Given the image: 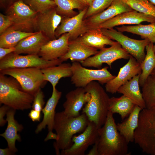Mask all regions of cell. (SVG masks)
Returning <instances> with one entry per match:
<instances>
[{
    "label": "cell",
    "instance_id": "6da1fadb",
    "mask_svg": "<svg viewBox=\"0 0 155 155\" xmlns=\"http://www.w3.org/2000/svg\"><path fill=\"white\" fill-rule=\"evenodd\" d=\"M89 122L85 113L76 117H71L66 115L63 111L56 113L54 129L57 139L53 145L57 155L60 154V150H66L71 146L74 135L83 131Z\"/></svg>",
    "mask_w": 155,
    "mask_h": 155
},
{
    "label": "cell",
    "instance_id": "7a4b0ae2",
    "mask_svg": "<svg viewBox=\"0 0 155 155\" xmlns=\"http://www.w3.org/2000/svg\"><path fill=\"white\" fill-rule=\"evenodd\" d=\"M99 155H127L128 143L118 130L113 114L109 110L103 125L98 129Z\"/></svg>",
    "mask_w": 155,
    "mask_h": 155
},
{
    "label": "cell",
    "instance_id": "3957f363",
    "mask_svg": "<svg viewBox=\"0 0 155 155\" xmlns=\"http://www.w3.org/2000/svg\"><path fill=\"white\" fill-rule=\"evenodd\" d=\"M84 88L90 94V98L85 104L82 113L100 128L104 124L107 116L110 98L99 82L92 81Z\"/></svg>",
    "mask_w": 155,
    "mask_h": 155
},
{
    "label": "cell",
    "instance_id": "277c9868",
    "mask_svg": "<svg viewBox=\"0 0 155 155\" xmlns=\"http://www.w3.org/2000/svg\"><path fill=\"white\" fill-rule=\"evenodd\" d=\"M34 96L24 90L13 78L0 73V104L15 110L32 108Z\"/></svg>",
    "mask_w": 155,
    "mask_h": 155
},
{
    "label": "cell",
    "instance_id": "5b68a950",
    "mask_svg": "<svg viewBox=\"0 0 155 155\" xmlns=\"http://www.w3.org/2000/svg\"><path fill=\"white\" fill-rule=\"evenodd\" d=\"M134 142L143 152L155 155V107L141 111L134 132Z\"/></svg>",
    "mask_w": 155,
    "mask_h": 155
},
{
    "label": "cell",
    "instance_id": "8992f818",
    "mask_svg": "<svg viewBox=\"0 0 155 155\" xmlns=\"http://www.w3.org/2000/svg\"><path fill=\"white\" fill-rule=\"evenodd\" d=\"M0 73L14 78L24 90L34 96L47 82L41 69L37 68H9L0 70Z\"/></svg>",
    "mask_w": 155,
    "mask_h": 155
},
{
    "label": "cell",
    "instance_id": "52a82bcc",
    "mask_svg": "<svg viewBox=\"0 0 155 155\" xmlns=\"http://www.w3.org/2000/svg\"><path fill=\"white\" fill-rule=\"evenodd\" d=\"M108 69L107 67L97 69H88L79 62H73L71 64L72 75L71 81L76 87L84 88L94 81H98L102 84H106L116 76L111 74Z\"/></svg>",
    "mask_w": 155,
    "mask_h": 155
},
{
    "label": "cell",
    "instance_id": "ba28073f",
    "mask_svg": "<svg viewBox=\"0 0 155 155\" xmlns=\"http://www.w3.org/2000/svg\"><path fill=\"white\" fill-rule=\"evenodd\" d=\"M63 62L59 59L46 60L38 55H23L13 52L0 60V70L11 68L34 67L42 69L59 65Z\"/></svg>",
    "mask_w": 155,
    "mask_h": 155
},
{
    "label": "cell",
    "instance_id": "9c48e42d",
    "mask_svg": "<svg viewBox=\"0 0 155 155\" xmlns=\"http://www.w3.org/2000/svg\"><path fill=\"white\" fill-rule=\"evenodd\" d=\"M7 12V15L13 22L12 25L8 28L30 32L35 28L38 13L22 0H18L13 3Z\"/></svg>",
    "mask_w": 155,
    "mask_h": 155
},
{
    "label": "cell",
    "instance_id": "30bf717a",
    "mask_svg": "<svg viewBox=\"0 0 155 155\" xmlns=\"http://www.w3.org/2000/svg\"><path fill=\"white\" fill-rule=\"evenodd\" d=\"M103 33L111 39L115 40L130 55L141 64L146 54L145 49L150 42L148 39L138 40L130 38L113 28H100Z\"/></svg>",
    "mask_w": 155,
    "mask_h": 155
},
{
    "label": "cell",
    "instance_id": "8fae6325",
    "mask_svg": "<svg viewBox=\"0 0 155 155\" xmlns=\"http://www.w3.org/2000/svg\"><path fill=\"white\" fill-rule=\"evenodd\" d=\"M131 56L121 45L117 42L108 48L100 50L97 53L80 62L84 67H100L104 63L107 64L111 68L114 61L120 59H129Z\"/></svg>",
    "mask_w": 155,
    "mask_h": 155
},
{
    "label": "cell",
    "instance_id": "7c38bea8",
    "mask_svg": "<svg viewBox=\"0 0 155 155\" xmlns=\"http://www.w3.org/2000/svg\"><path fill=\"white\" fill-rule=\"evenodd\" d=\"M96 124L89 121L88 125L82 133L74 136L73 143L68 149L62 150V155H84L88 147L94 145L99 138L98 129Z\"/></svg>",
    "mask_w": 155,
    "mask_h": 155
},
{
    "label": "cell",
    "instance_id": "4fadbf2b",
    "mask_svg": "<svg viewBox=\"0 0 155 155\" xmlns=\"http://www.w3.org/2000/svg\"><path fill=\"white\" fill-rule=\"evenodd\" d=\"M88 8L80 11L76 15L71 17L62 18L61 22L57 29L55 36L58 37L65 33L69 34V40H75L89 30L84 16Z\"/></svg>",
    "mask_w": 155,
    "mask_h": 155
},
{
    "label": "cell",
    "instance_id": "5bb4252c",
    "mask_svg": "<svg viewBox=\"0 0 155 155\" xmlns=\"http://www.w3.org/2000/svg\"><path fill=\"white\" fill-rule=\"evenodd\" d=\"M128 62L119 69L118 74L106 84V92L113 94L119 88L135 76L142 72L141 63L131 55Z\"/></svg>",
    "mask_w": 155,
    "mask_h": 155
},
{
    "label": "cell",
    "instance_id": "9a60e30c",
    "mask_svg": "<svg viewBox=\"0 0 155 155\" xmlns=\"http://www.w3.org/2000/svg\"><path fill=\"white\" fill-rule=\"evenodd\" d=\"M146 22H155V18L135 10L125 12L101 24L96 28L111 29L125 24H139Z\"/></svg>",
    "mask_w": 155,
    "mask_h": 155
},
{
    "label": "cell",
    "instance_id": "2e32d148",
    "mask_svg": "<svg viewBox=\"0 0 155 155\" xmlns=\"http://www.w3.org/2000/svg\"><path fill=\"white\" fill-rule=\"evenodd\" d=\"M133 9L123 0H113L102 12L85 19L89 29L97 28L101 24L123 13Z\"/></svg>",
    "mask_w": 155,
    "mask_h": 155
},
{
    "label": "cell",
    "instance_id": "e0dca14e",
    "mask_svg": "<svg viewBox=\"0 0 155 155\" xmlns=\"http://www.w3.org/2000/svg\"><path fill=\"white\" fill-rule=\"evenodd\" d=\"M65 101L63 104L64 113L69 117H76L83 105L90 99V94L84 88H77L68 92L65 95Z\"/></svg>",
    "mask_w": 155,
    "mask_h": 155
},
{
    "label": "cell",
    "instance_id": "ac0fdd59",
    "mask_svg": "<svg viewBox=\"0 0 155 155\" xmlns=\"http://www.w3.org/2000/svg\"><path fill=\"white\" fill-rule=\"evenodd\" d=\"M69 37V34L67 33L58 39L49 41L42 46L38 55L46 60L59 59L68 51Z\"/></svg>",
    "mask_w": 155,
    "mask_h": 155
},
{
    "label": "cell",
    "instance_id": "d6986e66",
    "mask_svg": "<svg viewBox=\"0 0 155 155\" xmlns=\"http://www.w3.org/2000/svg\"><path fill=\"white\" fill-rule=\"evenodd\" d=\"M54 8L38 15L35 27L50 40L56 39L55 31L62 18Z\"/></svg>",
    "mask_w": 155,
    "mask_h": 155
},
{
    "label": "cell",
    "instance_id": "ffe728a7",
    "mask_svg": "<svg viewBox=\"0 0 155 155\" xmlns=\"http://www.w3.org/2000/svg\"><path fill=\"white\" fill-rule=\"evenodd\" d=\"M50 40L41 31L36 32L33 34L20 41L15 47V54L38 55L42 47Z\"/></svg>",
    "mask_w": 155,
    "mask_h": 155
},
{
    "label": "cell",
    "instance_id": "44dd1931",
    "mask_svg": "<svg viewBox=\"0 0 155 155\" xmlns=\"http://www.w3.org/2000/svg\"><path fill=\"white\" fill-rule=\"evenodd\" d=\"M62 94V92L56 88L53 89L51 96L42 110L44 115L43 119L37 127L35 131L36 133H38L43 129H45L46 126L49 132L52 131L54 129L55 109Z\"/></svg>",
    "mask_w": 155,
    "mask_h": 155
},
{
    "label": "cell",
    "instance_id": "7402d4cb",
    "mask_svg": "<svg viewBox=\"0 0 155 155\" xmlns=\"http://www.w3.org/2000/svg\"><path fill=\"white\" fill-rule=\"evenodd\" d=\"M98 51V49L86 45L77 38L69 41L67 52L59 59L63 62L69 59L73 62H81Z\"/></svg>",
    "mask_w": 155,
    "mask_h": 155
},
{
    "label": "cell",
    "instance_id": "603a6c76",
    "mask_svg": "<svg viewBox=\"0 0 155 155\" xmlns=\"http://www.w3.org/2000/svg\"><path fill=\"white\" fill-rule=\"evenodd\" d=\"M16 111L10 108L7 112L6 119L7 123V127L4 132L0 135L6 141L8 147L15 153L18 151L16 146V141H21V136L18 132L22 131L24 129L22 125L15 119Z\"/></svg>",
    "mask_w": 155,
    "mask_h": 155
},
{
    "label": "cell",
    "instance_id": "cb8c5ba5",
    "mask_svg": "<svg viewBox=\"0 0 155 155\" xmlns=\"http://www.w3.org/2000/svg\"><path fill=\"white\" fill-rule=\"evenodd\" d=\"M142 109L135 105L128 117L122 123L117 124L118 130L128 143L134 142V132L138 126L139 115Z\"/></svg>",
    "mask_w": 155,
    "mask_h": 155
},
{
    "label": "cell",
    "instance_id": "d4e9b609",
    "mask_svg": "<svg viewBox=\"0 0 155 155\" xmlns=\"http://www.w3.org/2000/svg\"><path fill=\"white\" fill-rule=\"evenodd\" d=\"M77 39L88 46L100 50L106 45L111 46L117 42L104 35L99 28L90 29Z\"/></svg>",
    "mask_w": 155,
    "mask_h": 155
},
{
    "label": "cell",
    "instance_id": "484cf974",
    "mask_svg": "<svg viewBox=\"0 0 155 155\" xmlns=\"http://www.w3.org/2000/svg\"><path fill=\"white\" fill-rule=\"evenodd\" d=\"M140 75L135 76L120 86L117 92L127 97L135 104L143 109L146 108V106L140 89Z\"/></svg>",
    "mask_w": 155,
    "mask_h": 155
},
{
    "label": "cell",
    "instance_id": "4316f807",
    "mask_svg": "<svg viewBox=\"0 0 155 155\" xmlns=\"http://www.w3.org/2000/svg\"><path fill=\"white\" fill-rule=\"evenodd\" d=\"M46 80L51 84L53 89L56 87L60 79L71 77L72 75L71 64L69 63L61 64L41 69Z\"/></svg>",
    "mask_w": 155,
    "mask_h": 155
},
{
    "label": "cell",
    "instance_id": "83f0119b",
    "mask_svg": "<svg viewBox=\"0 0 155 155\" xmlns=\"http://www.w3.org/2000/svg\"><path fill=\"white\" fill-rule=\"evenodd\" d=\"M135 104L127 97L123 95L119 97L110 98L109 110L113 114L118 113L122 120L127 117Z\"/></svg>",
    "mask_w": 155,
    "mask_h": 155
},
{
    "label": "cell",
    "instance_id": "f1b7e54d",
    "mask_svg": "<svg viewBox=\"0 0 155 155\" xmlns=\"http://www.w3.org/2000/svg\"><path fill=\"white\" fill-rule=\"evenodd\" d=\"M116 28L121 32H126L139 35L150 42L154 43L155 41V22L146 25L140 24L135 26L122 25Z\"/></svg>",
    "mask_w": 155,
    "mask_h": 155
},
{
    "label": "cell",
    "instance_id": "f546056e",
    "mask_svg": "<svg viewBox=\"0 0 155 155\" xmlns=\"http://www.w3.org/2000/svg\"><path fill=\"white\" fill-rule=\"evenodd\" d=\"M57 8L56 11L64 17H71L77 14L74 11L77 9L80 11L87 8V5L83 0H53Z\"/></svg>",
    "mask_w": 155,
    "mask_h": 155
},
{
    "label": "cell",
    "instance_id": "4dcf8cb0",
    "mask_svg": "<svg viewBox=\"0 0 155 155\" xmlns=\"http://www.w3.org/2000/svg\"><path fill=\"white\" fill-rule=\"evenodd\" d=\"M146 54L141 64L142 72L140 75L139 84L142 87L155 67V54L154 50V43L150 42L146 47Z\"/></svg>",
    "mask_w": 155,
    "mask_h": 155
},
{
    "label": "cell",
    "instance_id": "1f68e13d",
    "mask_svg": "<svg viewBox=\"0 0 155 155\" xmlns=\"http://www.w3.org/2000/svg\"><path fill=\"white\" fill-rule=\"evenodd\" d=\"M35 33L8 28L1 34L0 47L9 48L15 47L22 40L34 34Z\"/></svg>",
    "mask_w": 155,
    "mask_h": 155
},
{
    "label": "cell",
    "instance_id": "d6a6232c",
    "mask_svg": "<svg viewBox=\"0 0 155 155\" xmlns=\"http://www.w3.org/2000/svg\"><path fill=\"white\" fill-rule=\"evenodd\" d=\"M142 87V93L146 108L155 107V78L149 75Z\"/></svg>",
    "mask_w": 155,
    "mask_h": 155
},
{
    "label": "cell",
    "instance_id": "836d02e7",
    "mask_svg": "<svg viewBox=\"0 0 155 155\" xmlns=\"http://www.w3.org/2000/svg\"><path fill=\"white\" fill-rule=\"evenodd\" d=\"M133 10L155 18V6L148 0H123Z\"/></svg>",
    "mask_w": 155,
    "mask_h": 155
},
{
    "label": "cell",
    "instance_id": "e575fe53",
    "mask_svg": "<svg viewBox=\"0 0 155 155\" xmlns=\"http://www.w3.org/2000/svg\"><path fill=\"white\" fill-rule=\"evenodd\" d=\"M113 0H93L88 8L84 18L99 13L107 8Z\"/></svg>",
    "mask_w": 155,
    "mask_h": 155
},
{
    "label": "cell",
    "instance_id": "d590c367",
    "mask_svg": "<svg viewBox=\"0 0 155 155\" xmlns=\"http://www.w3.org/2000/svg\"><path fill=\"white\" fill-rule=\"evenodd\" d=\"M25 0L32 9L39 13H45L56 6L53 0Z\"/></svg>",
    "mask_w": 155,
    "mask_h": 155
},
{
    "label": "cell",
    "instance_id": "8d00e7d4",
    "mask_svg": "<svg viewBox=\"0 0 155 155\" xmlns=\"http://www.w3.org/2000/svg\"><path fill=\"white\" fill-rule=\"evenodd\" d=\"M44 97V94L40 89L34 96L32 106V109L41 112L45 103Z\"/></svg>",
    "mask_w": 155,
    "mask_h": 155
},
{
    "label": "cell",
    "instance_id": "74e56055",
    "mask_svg": "<svg viewBox=\"0 0 155 155\" xmlns=\"http://www.w3.org/2000/svg\"><path fill=\"white\" fill-rule=\"evenodd\" d=\"M13 22L10 17L8 15L0 13V34H2L11 27Z\"/></svg>",
    "mask_w": 155,
    "mask_h": 155
},
{
    "label": "cell",
    "instance_id": "f35d334b",
    "mask_svg": "<svg viewBox=\"0 0 155 155\" xmlns=\"http://www.w3.org/2000/svg\"><path fill=\"white\" fill-rule=\"evenodd\" d=\"M11 108L9 106L3 104L0 108V126L3 127L4 126L7 122V121L4 117L8 110Z\"/></svg>",
    "mask_w": 155,
    "mask_h": 155
},
{
    "label": "cell",
    "instance_id": "ab89813d",
    "mask_svg": "<svg viewBox=\"0 0 155 155\" xmlns=\"http://www.w3.org/2000/svg\"><path fill=\"white\" fill-rule=\"evenodd\" d=\"M16 50V48L0 47V60L1 59L7 55L13 52Z\"/></svg>",
    "mask_w": 155,
    "mask_h": 155
},
{
    "label": "cell",
    "instance_id": "60d3db41",
    "mask_svg": "<svg viewBox=\"0 0 155 155\" xmlns=\"http://www.w3.org/2000/svg\"><path fill=\"white\" fill-rule=\"evenodd\" d=\"M28 116L33 122L39 121L41 118V112L32 109L28 114Z\"/></svg>",
    "mask_w": 155,
    "mask_h": 155
},
{
    "label": "cell",
    "instance_id": "b9f144b4",
    "mask_svg": "<svg viewBox=\"0 0 155 155\" xmlns=\"http://www.w3.org/2000/svg\"><path fill=\"white\" fill-rule=\"evenodd\" d=\"M98 139L94 144L92 148L89 151L87 155H99L98 151Z\"/></svg>",
    "mask_w": 155,
    "mask_h": 155
},
{
    "label": "cell",
    "instance_id": "7bdbcfd3",
    "mask_svg": "<svg viewBox=\"0 0 155 155\" xmlns=\"http://www.w3.org/2000/svg\"><path fill=\"white\" fill-rule=\"evenodd\" d=\"M15 153L12 151L8 147L5 148L0 149V155H12L15 154Z\"/></svg>",
    "mask_w": 155,
    "mask_h": 155
},
{
    "label": "cell",
    "instance_id": "ee69618b",
    "mask_svg": "<svg viewBox=\"0 0 155 155\" xmlns=\"http://www.w3.org/2000/svg\"><path fill=\"white\" fill-rule=\"evenodd\" d=\"M57 139V134L54 133L52 131L49 132L45 141H47L51 139H54L56 140Z\"/></svg>",
    "mask_w": 155,
    "mask_h": 155
},
{
    "label": "cell",
    "instance_id": "f6af8a7d",
    "mask_svg": "<svg viewBox=\"0 0 155 155\" xmlns=\"http://www.w3.org/2000/svg\"><path fill=\"white\" fill-rule=\"evenodd\" d=\"M87 6H89L92 3L93 0H83Z\"/></svg>",
    "mask_w": 155,
    "mask_h": 155
},
{
    "label": "cell",
    "instance_id": "bcb514c9",
    "mask_svg": "<svg viewBox=\"0 0 155 155\" xmlns=\"http://www.w3.org/2000/svg\"><path fill=\"white\" fill-rule=\"evenodd\" d=\"M150 75L155 78V67L152 71Z\"/></svg>",
    "mask_w": 155,
    "mask_h": 155
},
{
    "label": "cell",
    "instance_id": "7dc6e473",
    "mask_svg": "<svg viewBox=\"0 0 155 155\" xmlns=\"http://www.w3.org/2000/svg\"><path fill=\"white\" fill-rule=\"evenodd\" d=\"M152 3L155 6V0H148Z\"/></svg>",
    "mask_w": 155,
    "mask_h": 155
},
{
    "label": "cell",
    "instance_id": "c3c4849f",
    "mask_svg": "<svg viewBox=\"0 0 155 155\" xmlns=\"http://www.w3.org/2000/svg\"><path fill=\"white\" fill-rule=\"evenodd\" d=\"M154 43V53L155 54V41Z\"/></svg>",
    "mask_w": 155,
    "mask_h": 155
}]
</instances>
